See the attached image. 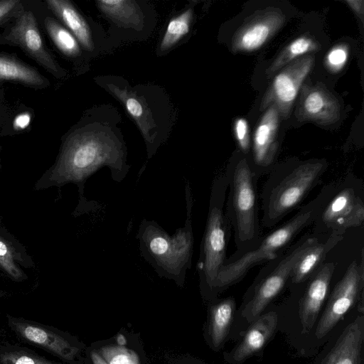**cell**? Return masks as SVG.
<instances>
[{
  "label": "cell",
  "mask_w": 364,
  "mask_h": 364,
  "mask_svg": "<svg viewBox=\"0 0 364 364\" xmlns=\"http://www.w3.org/2000/svg\"><path fill=\"white\" fill-rule=\"evenodd\" d=\"M107 166L114 181H121L129 171L122 142L105 126L90 125L66 139L53 171L59 183L82 184L99 168Z\"/></svg>",
  "instance_id": "6da1fadb"
},
{
  "label": "cell",
  "mask_w": 364,
  "mask_h": 364,
  "mask_svg": "<svg viewBox=\"0 0 364 364\" xmlns=\"http://www.w3.org/2000/svg\"><path fill=\"white\" fill-rule=\"evenodd\" d=\"M337 183L323 186L312 200L300 208L289 220L265 237L252 249L234 253L226 259L213 289L221 290L242 279L253 267L279 257L294 238L314 223L321 209L336 191Z\"/></svg>",
  "instance_id": "7a4b0ae2"
},
{
  "label": "cell",
  "mask_w": 364,
  "mask_h": 364,
  "mask_svg": "<svg viewBox=\"0 0 364 364\" xmlns=\"http://www.w3.org/2000/svg\"><path fill=\"white\" fill-rule=\"evenodd\" d=\"M327 168L325 159L274 165L260 193L262 225L275 226L299 206L319 183Z\"/></svg>",
  "instance_id": "3957f363"
},
{
  "label": "cell",
  "mask_w": 364,
  "mask_h": 364,
  "mask_svg": "<svg viewBox=\"0 0 364 364\" xmlns=\"http://www.w3.org/2000/svg\"><path fill=\"white\" fill-rule=\"evenodd\" d=\"M228 193L225 214L234 232L237 250L244 252L262 238L259 219L257 177L243 154L234 159L225 173Z\"/></svg>",
  "instance_id": "277c9868"
},
{
  "label": "cell",
  "mask_w": 364,
  "mask_h": 364,
  "mask_svg": "<svg viewBox=\"0 0 364 364\" xmlns=\"http://www.w3.org/2000/svg\"><path fill=\"white\" fill-rule=\"evenodd\" d=\"M191 211L188 205L186 226L173 237L154 222L144 220L141 224L136 237L142 255L162 276L177 280L190 267L193 249Z\"/></svg>",
  "instance_id": "5b68a950"
},
{
  "label": "cell",
  "mask_w": 364,
  "mask_h": 364,
  "mask_svg": "<svg viewBox=\"0 0 364 364\" xmlns=\"http://www.w3.org/2000/svg\"><path fill=\"white\" fill-rule=\"evenodd\" d=\"M228 183L225 173L213 180L207 223L198 262L201 282L213 289L218 275L226 260L231 226L225 214Z\"/></svg>",
  "instance_id": "8992f818"
},
{
  "label": "cell",
  "mask_w": 364,
  "mask_h": 364,
  "mask_svg": "<svg viewBox=\"0 0 364 364\" xmlns=\"http://www.w3.org/2000/svg\"><path fill=\"white\" fill-rule=\"evenodd\" d=\"M363 188L355 176L337 183L336 191L321 209L314 222V235L345 234L364 222Z\"/></svg>",
  "instance_id": "52a82bcc"
},
{
  "label": "cell",
  "mask_w": 364,
  "mask_h": 364,
  "mask_svg": "<svg viewBox=\"0 0 364 364\" xmlns=\"http://www.w3.org/2000/svg\"><path fill=\"white\" fill-rule=\"evenodd\" d=\"M309 236L304 235L294 244L258 283L252 297L242 311V317L248 323L257 319L282 291L301 256L320 237L314 235Z\"/></svg>",
  "instance_id": "ba28073f"
},
{
  "label": "cell",
  "mask_w": 364,
  "mask_h": 364,
  "mask_svg": "<svg viewBox=\"0 0 364 364\" xmlns=\"http://www.w3.org/2000/svg\"><path fill=\"white\" fill-rule=\"evenodd\" d=\"M0 44L19 47L26 55L56 77L65 72L46 47L38 27L36 17L30 10L23 9L0 34Z\"/></svg>",
  "instance_id": "9c48e42d"
},
{
  "label": "cell",
  "mask_w": 364,
  "mask_h": 364,
  "mask_svg": "<svg viewBox=\"0 0 364 364\" xmlns=\"http://www.w3.org/2000/svg\"><path fill=\"white\" fill-rule=\"evenodd\" d=\"M360 262L353 261L331 292L315 335L321 339L329 333L363 294L364 285L363 249Z\"/></svg>",
  "instance_id": "30bf717a"
},
{
  "label": "cell",
  "mask_w": 364,
  "mask_h": 364,
  "mask_svg": "<svg viewBox=\"0 0 364 364\" xmlns=\"http://www.w3.org/2000/svg\"><path fill=\"white\" fill-rule=\"evenodd\" d=\"M314 62V55L306 54L282 68L264 93L259 106L260 110L274 104L280 118L287 119L303 82L313 68Z\"/></svg>",
  "instance_id": "8fae6325"
},
{
  "label": "cell",
  "mask_w": 364,
  "mask_h": 364,
  "mask_svg": "<svg viewBox=\"0 0 364 364\" xmlns=\"http://www.w3.org/2000/svg\"><path fill=\"white\" fill-rule=\"evenodd\" d=\"M285 16L274 7L258 11L235 32L231 48L235 53L251 52L264 45L284 25Z\"/></svg>",
  "instance_id": "7c38bea8"
},
{
  "label": "cell",
  "mask_w": 364,
  "mask_h": 364,
  "mask_svg": "<svg viewBox=\"0 0 364 364\" xmlns=\"http://www.w3.org/2000/svg\"><path fill=\"white\" fill-rule=\"evenodd\" d=\"M280 117L274 104L267 109L254 133L252 159L247 161L259 179L275 165L278 152L277 131Z\"/></svg>",
  "instance_id": "4fadbf2b"
},
{
  "label": "cell",
  "mask_w": 364,
  "mask_h": 364,
  "mask_svg": "<svg viewBox=\"0 0 364 364\" xmlns=\"http://www.w3.org/2000/svg\"><path fill=\"white\" fill-rule=\"evenodd\" d=\"M300 90L295 112V116L299 121L330 125L340 119V103L323 85L319 82L303 84Z\"/></svg>",
  "instance_id": "5bb4252c"
},
{
  "label": "cell",
  "mask_w": 364,
  "mask_h": 364,
  "mask_svg": "<svg viewBox=\"0 0 364 364\" xmlns=\"http://www.w3.org/2000/svg\"><path fill=\"white\" fill-rule=\"evenodd\" d=\"M336 269L334 262L323 263L309 278V283L300 303L299 318L303 333L314 326L328 295Z\"/></svg>",
  "instance_id": "9a60e30c"
},
{
  "label": "cell",
  "mask_w": 364,
  "mask_h": 364,
  "mask_svg": "<svg viewBox=\"0 0 364 364\" xmlns=\"http://www.w3.org/2000/svg\"><path fill=\"white\" fill-rule=\"evenodd\" d=\"M8 321L13 331L21 338L63 359L71 360L77 353V348L63 336L45 326L12 316H8Z\"/></svg>",
  "instance_id": "2e32d148"
},
{
  "label": "cell",
  "mask_w": 364,
  "mask_h": 364,
  "mask_svg": "<svg viewBox=\"0 0 364 364\" xmlns=\"http://www.w3.org/2000/svg\"><path fill=\"white\" fill-rule=\"evenodd\" d=\"M364 318L358 316L341 334L321 364H361Z\"/></svg>",
  "instance_id": "e0dca14e"
},
{
  "label": "cell",
  "mask_w": 364,
  "mask_h": 364,
  "mask_svg": "<svg viewBox=\"0 0 364 364\" xmlns=\"http://www.w3.org/2000/svg\"><path fill=\"white\" fill-rule=\"evenodd\" d=\"M343 234L332 232L311 246L299 258L290 276L292 284L304 282L324 263L327 254L343 238Z\"/></svg>",
  "instance_id": "ac0fdd59"
},
{
  "label": "cell",
  "mask_w": 364,
  "mask_h": 364,
  "mask_svg": "<svg viewBox=\"0 0 364 364\" xmlns=\"http://www.w3.org/2000/svg\"><path fill=\"white\" fill-rule=\"evenodd\" d=\"M278 321L277 314L269 311L252 322L241 343L235 350L232 359L242 362L262 349L272 336Z\"/></svg>",
  "instance_id": "d6986e66"
},
{
  "label": "cell",
  "mask_w": 364,
  "mask_h": 364,
  "mask_svg": "<svg viewBox=\"0 0 364 364\" xmlns=\"http://www.w3.org/2000/svg\"><path fill=\"white\" fill-rule=\"evenodd\" d=\"M107 87L123 103L139 127L146 141L153 143L156 136V124L144 98L129 89L121 88L113 84H108Z\"/></svg>",
  "instance_id": "ffe728a7"
},
{
  "label": "cell",
  "mask_w": 364,
  "mask_h": 364,
  "mask_svg": "<svg viewBox=\"0 0 364 364\" xmlns=\"http://www.w3.org/2000/svg\"><path fill=\"white\" fill-rule=\"evenodd\" d=\"M47 7L66 26L85 49H92V39L90 27L75 9L68 1L47 0Z\"/></svg>",
  "instance_id": "44dd1931"
},
{
  "label": "cell",
  "mask_w": 364,
  "mask_h": 364,
  "mask_svg": "<svg viewBox=\"0 0 364 364\" xmlns=\"http://www.w3.org/2000/svg\"><path fill=\"white\" fill-rule=\"evenodd\" d=\"M0 80L12 81L33 88H44L46 78L33 67L11 55L0 53Z\"/></svg>",
  "instance_id": "7402d4cb"
},
{
  "label": "cell",
  "mask_w": 364,
  "mask_h": 364,
  "mask_svg": "<svg viewBox=\"0 0 364 364\" xmlns=\"http://www.w3.org/2000/svg\"><path fill=\"white\" fill-rule=\"evenodd\" d=\"M99 9L106 16L123 26L139 28L142 25V15L134 1L99 0Z\"/></svg>",
  "instance_id": "603a6c76"
},
{
  "label": "cell",
  "mask_w": 364,
  "mask_h": 364,
  "mask_svg": "<svg viewBox=\"0 0 364 364\" xmlns=\"http://www.w3.org/2000/svg\"><path fill=\"white\" fill-rule=\"evenodd\" d=\"M321 49L320 44L309 36H302L287 45L267 68V78L272 77L278 70L295 59L306 55L308 53L316 52Z\"/></svg>",
  "instance_id": "cb8c5ba5"
},
{
  "label": "cell",
  "mask_w": 364,
  "mask_h": 364,
  "mask_svg": "<svg viewBox=\"0 0 364 364\" xmlns=\"http://www.w3.org/2000/svg\"><path fill=\"white\" fill-rule=\"evenodd\" d=\"M234 299H225L214 306L211 311L210 335L213 344L219 347L225 338L234 315Z\"/></svg>",
  "instance_id": "d4e9b609"
},
{
  "label": "cell",
  "mask_w": 364,
  "mask_h": 364,
  "mask_svg": "<svg viewBox=\"0 0 364 364\" xmlns=\"http://www.w3.org/2000/svg\"><path fill=\"white\" fill-rule=\"evenodd\" d=\"M44 26L51 41L64 55L76 58L80 55L79 42L68 28L50 16L45 18Z\"/></svg>",
  "instance_id": "484cf974"
},
{
  "label": "cell",
  "mask_w": 364,
  "mask_h": 364,
  "mask_svg": "<svg viewBox=\"0 0 364 364\" xmlns=\"http://www.w3.org/2000/svg\"><path fill=\"white\" fill-rule=\"evenodd\" d=\"M192 19L193 9L189 8L169 21L160 44L161 51L170 49L188 33Z\"/></svg>",
  "instance_id": "4316f807"
},
{
  "label": "cell",
  "mask_w": 364,
  "mask_h": 364,
  "mask_svg": "<svg viewBox=\"0 0 364 364\" xmlns=\"http://www.w3.org/2000/svg\"><path fill=\"white\" fill-rule=\"evenodd\" d=\"M0 364H54L33 352L8 343L0 344Z\"/></svg>",
  "instance_id": "83f0119b"
},
{
  "label": "cell",
  "mask_w": 364,
  "mask_h": 364,
  "mask_svg": "<svg viewBox=\"0 0 364 364\" xmlns=\"http://www.w3.org/2000/svg\"><path fill=\"white\" fill-rule=\"evenodd\" d=\"M101 353L107 364H139L136 353L122 346L103 347Z\"/></svg>",
  "instance_id": "f1b7e54d"
},
{
  "label": "cell",
  "mask_w": 364,
  "mask_h": 364,
  "mask_svg": "<svg viewBox=\"0 0 364 364\" xmlns=\"http://www.w3.org/2000/svg\"><path fill=\"white\" fill-rule=\"evenodd\" d=\"M348 56V46L343 43L336 45L326 55L325 65L331 73H338L346 63Z\"/></svg>",
  "instance_id": "f546056e"
},
{
  "label": "cell",
  "mask_w": 364,
  "mask_h": 364,
  "mask_svg": "<svg viewBox=\"0 0 364 364\" xmlns=\"http://www.w3.org/2000/svg\"><path fill=\"white\" fill-rule=\"evenodd\" d=\"M235 137L242 154L247 155L250 150L248 124L245 119L238 118L235 122Z\"/></svg>",
  "instance_id": "4dcf8cb0"
},
{
  "label": "cell",
  "mask_w": 364,
  "mask_h": 364,
  "mask_svg": "<svg viewBox=\"0 0 364 364\" xmlns=\"http://www.w3.org/2000/svg\"><path fill=\"white\" fill-rule=\"evenodd\" d=\"M0 265L13 277L18 279L21 273L16 266L12 252L6 243L0 238Z\"/></svg>",
  "instance_id": "1f68e13d"
},
{
  "label": "cell",
  "mask_w": 364,
  "mask_h": 364,
  "mask_svg": "<svg viewBox=\"0 0 364 364\" xmlns=\"http://www.w3.org/2000/svg\"><path fill=\"white\" fill-rule=\"evenodd\" d=\"M23 9L20 0L0 1V26L12 21Z\"/></svg>",
  "instance_id": "d6a6232c"
},
{
  "label": "cell",
  "mask_w": 364,
  "mask_h": 364,
  "mask_svg": "<svg viewBox=\"0 0 364 364\" xmlns=\"http://www.w3.org/2000/svg\"><path fill=\"white\" fill-rule=\"evenodd\" d=\"M363 22L364 1L363 0H347L345 1Z\"/></svg>",
  "instance_id": "836d02e7"
},
{
  "label": "cell",
  "mask_w": 364,
  "mask_h": 364,
  "mask_svg": "<svg viewBox=\"0 0 364 364\" xmlns=\"http://www.w3.org/2000/svg\"><path fill=\"white\" fill-rule=\"evenodd\" d=\"M30 122V116L23 114L18 116L14 121V127L17 129H24Z\"/></svg>",
  "instance_id": "e575fe53"
},
{
  "label": "cell",
  "mask_w": 364,
  "mask_h": 364,
  "mask_svg": "<svg viewBox=\"0 0 364 364\" xmlns=\"http://www.w3.org/2000/svg\"><path fill=\"white\" fill-rule=\"evenodd\" d=\"M91 358L93 364H107L103 358L95 351L91 353Z\"/></svg>",
  "instance_id": "d590c367"
},
{
  "label": "cell",
  "mask_w": 364,
  "mask_h": 364,
  "mask_svg": "<svg viewBox=\"0 0 364 364\" xmlns=\"http://www.w3.org/2000/svg\"><path fill=\"white\" fill-rule=\"evenodd\" d=\"M117 340L119 345L122 346L125 345L127 343L124 336L122 334L118 335Z\"/></svg>",
  "instance_id": "8d00e7d4"
}]
</instances>
